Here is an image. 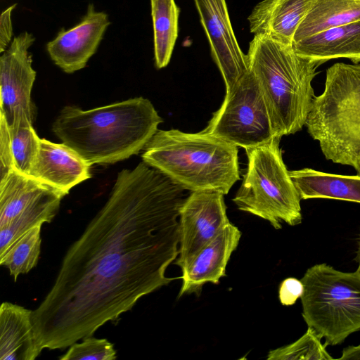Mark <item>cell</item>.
Wrapping results in <instances>:
<instances>
[{
    "mask_svg": "<svg viewBox=\"0 0 360 360\" xmlns=\"http://www.w3.org/2000/svg\"><path fill=\"white\" fill-rule=\"evenodd\" d=\"M186 189L141 162L117 175L112 192L69 248L53 285L32 320L43 350L63 349L169 284L179 254Z\"/></svg>",
    "mask_w": 360,
    "mask_h": 360,
    "instance_id": "cell-1",
    "label": "cell"
},
{
    "mask_svg": "<svg viewBox=\"0 0 360 360\" xmlns=\"http://www.w3.org/2000/svg\"><path fill=\"white\" fill-rule=\"evenodd\" d=\"M161 122L152 103L137 97L86 110L65 106L52 131L89 165L112 164L143 150Z\"/></svg>",
    "mask_w": 360,
    "mask_h": 360,
    "instance_id": "cell-2",
    "label": "cell"
},
{
    "mask_svg": "<svg viewBox=\"0 0 360 360\" xmlns=\"http://www.w3.org/2000/svg\"><path fill=\"white\" fill-rule=\"evenodd\" d=\"M246 58L264 95L276 136L300 131L315 97L311 82L321 63L298 54L292 45L259 35L250 41Z\"/></svg>",
    "mask_w": 360,
    "mask_h": 360,
    "instance_id": "cell-3",
    "label": "cell"
},
{
    "mask_svg": "<svg viewBox=\"0 0 360 360\" xmlns=\"http://www.w3.org/2000/svg\"><path fill=\"white\" fill-rule=\"evenodd\" d=\"M238 154L236 146L202 131L158 129L141 157L188 191L226 195L240 179Z\"/></svg>",
    "mask_w": 360,
    "mask_h": 360,
    "instance_id": "cell-4",
    "label": "cell"
},
{
    "mask_svg": "<svg viewBox=\"0 0 360 360\" xmlns=\"http://www.w3.org/2000/svg\"><path fill=\"white\" fill-rule=\"evenodd\" d=\"M326 76L305 126L327 160L360 175V63H335Z\"/></svg>",
    "mask_w": 360,
    "mask_h": 360,
    "instance_id": "cell-5",
    "label": "cell"
},
{
    "mask_svg": "<svg viewBox=\"0 0 360 360\" xmlns=\"http://www.w3.org/2000/svg\"><path fill=\"white\" fill-rule=\"evenodd\" d=\"M302 315L325 344H341L360 330V274L327 264L309 268L301 278Z\"/></svg>",
    "mask_w": 360,
    "mask_h": 360,
    "instance_id": "cell-6",
    "label": "cell"
},
{
    "mask_svg": "<svg viewBox=\"0 0 360 360\" xmlns=\"http://www.w3.org/2000/svg\"><path fill=\"white\" fill-rule=\"evenodd\" d=\"M281 137L245 149L248 167L233 201L238 208L269 221L275 229L281 222H302L300 196L282 158Z\"/></svg>",
    "mask_w": 360,
    "mask_h": 360,
    "instance_id": "cell-7",
    "label": "cell"
},
{
    "mask_svg": "<svg viewBox=\"0 0 360 360\" xmlns=\"http://www.w3.org/2000/svg\"><path fill=\"white\" fill-rule=\"evenodd\" d=\"M65 193L11 169L0 180V256L29 229L49 223Z\"/></svg>",
    "mask_w": 360,
    "mask_h": 360,
    "instance_id": "cell-8",
    "label": "cell"
},
{
    "mask_svg": "<svg viewBox=\"0 0 360 360\" xmlns=\"http://www.w3.org/2000/svg\"><path fill=\"white\" fill-rule=\"evenodd\" d=\"M201 131L245 150L277 136L259 83L249 70L226 94L221 107Z\"/></svg>",
    "mask_w": 360,
    "mask_h": 360,
    "instance_id": "cell-9",
    "label": "cell"
},
{
    "mask_svg": "<svg viewBox=\"0 0 360 360\" xmlns=\"http://www.w3.org/2000/svg\"><path fill=\"white\" fill-rule=\"evenodd\" d=\"M34 41L32 34L23 32L0 57V119L9 127L24 119L33 120L30 95L36 72L29 49Z\"/></svg>",
    "mask_w": 360,
    "mask_h": 360,
    "instance_id": "cell-10",
    "label": "cell"
},
{
    "mask_svg": "<svg viewBox=\"0 0 360 360\" xmlns=\"http://www.w3.org/2000/svg\"><path fill=\"white\" fill-rule=\"evenodd\" d=\"M179 219L175 264L181 269L230 223L224 194L215 190L191 191L180 208Z\"/></svg>",
    "mask_w": 360,
    "mask_h": 360,
    "instance_id": "cell-11",
    "label": "cell"
},
{
    "mask_svg": "<svg viewBox=\"0 0 360 360\" xmlns=\"http://www.w3.org/2000/svg\"><path fill=\"white\" fill-rule=\"evenodd\" d=\"M212 56L224 80L226 94L248 72L246 55L236 40L225 0H194Z\"/></svg>",
    "mask_w": 360,
    "mask_h": 360,
    "instance_id": "cell-12",
    "label": "cell"
},
{
    "mask_svg": "<svg viewBox=\"0 0 360 360\" xmlns=\"http://www.w3.org/2000/svg\"><path fill=\"white\" fill-rule=\"evenodd\" d=\"M110 22L107 13L95 10L89 4L86 14L74 27L61 28L46 44V51L53 63L66 73L84 68L96 52Z\"/></svg>",
    "mask_w": 360,
    "mask_h": 360,
    "instance_id": "cell-13",
    "label": "cell"
},
{
    "mask_svg": "<svg viewBox=\"0 0 360 360\" xmlns=\"http://www.w3.org/2000/svg\"><path fill=\"white\" fill-rule=\"evenodd\" d=\"M241 232L231 222L193 258L181 268L182 285L179 297L184 294H199L207 283L217 284L226 276V266L237 248Z\"/></svg>",
    "mask_w": 360,
    "mask_h": 360,
    "instance_id": "cell-14",
    "label": "cell"
},
{
    "mask_svg": "<svg viewBox=\"0 0 360 360\" xmlns=\"http://www.w3.org/2000/svg\"><path fill=\"white\" fill-rule=\"evenodd\" d=\"M91 166L66 144L41 139L30 176L67 195L72 187L91 178Z\"/></svg>",
    "mask_w": 360,
    "mask_h": 360,
    "instance_id": "cell-15",
    "label": "cell"
},
{
    "mask_svg": "<svg viewBox=\"0 0 360 360\" xmlns=\"http://www.w3.org/2000/svg\"><path fill=\"white\" fill-rule=\"evenodd\" d=\"M316 0H263L248 17L250 32L292 45L299 25Z\"/></svg>",
    "mask_w": 360,
    "mask_h": 360,
    "instance_id": "cell-16",
    "label": "cell"
},
{
    "mask_svg": "<svg viewBox=\"0 0 360 360\" xmlns=\"http://www.w3.org/2000/svg\"><path fill=\"white\" fill-rule=\"evenodd\" d=\"M32 310L4 302L0 307V359L34 360L41 352L32 320Z\"/></svg>",
    "mask_w": 360,
    "mask_h": 360,
    "instance_id": "cell-17",
    "label": "cell"
},
{
    "mask_svg": "<svg viewBox=\"0 0 360 360\" xmlns=\"http://www.w3.org/2000/svg\"><path fill=\"white\" fill-rule=\"evenodd\" d=\"M300 55L323 63L348 58L360 63V21L330 27L292 43Z\"/></svg>",
    "mask_w": 360,
    "mask_h": 360,
    "instance_id": "cell-18",
    "label": "cell"
},
{
    "mask_svg": "<svg viewBox=\"0 0 360 360\" xmlns=\"http://www.w3.org/2000/svg\"><path fill=\"white\" fill-rule=\"evenodd\" d=\"M40 140L32 120L24 119L9 127L0 119V177L11 169L30 176Z\"/></svg>",
    "mask_w": 360,
    "mask_h": 360,
    "instance_id": "cell-19",
    "label": "cell"
},
{
    "mask_svg": "<svg viewBox=\"0 0 360 360\" xmlns=\"http://www.w3.org/2000/svg\"><path fill=\"white\" fill-rule=\"evenodd\" d=\"M289 173L301 200L327 198L360 203L359 174H335L311 168Z\"/></svg>",
    "mask_w": 360,
    "mask_h": 360,
    "instance_id": "cell-20",
    "label": "cell"
},
{
    "mask_svg": "<svg viewBox=\"0 0 360 360\" xmlns=\"http://www.w3.org/2000/svg\"><path fill=\"white\" fill-rule=\"evenodd\" d=\"M360 21V0H316L297 29L293 42L330 27Z\"/></svg>",
    "mask_w": 360,
    "mask_h": 360,
    "instance_id": "cell-21",
    "label": "cell"
},
{
    "mask_svg": "<svg viewBox=\"0 0 360 360\" xmlns=\"http://www.w3.org/2000/svg\"><path fill=\"white\" fill-rule=\"evenodd\" d=\"M150 7L155 63L161 69L169 64L178 37L180 9L174 0H150Z\"/></svg>",
    "mask_w": 360,
    "mask_h": 360,
    "instance_id": "cell-22",
    "label": "cell"
},
{
    "mask_svg": "<svg viewBox=\"0 0 360 360\" xmlns=\"http://www.w3.org/2000/svg\"><path fill=\"white\" fill-rule=\"evenodd\" d=\"M41 226L39 224L29 229L0 256V264L8 268L15 281L20 274L28 273L38 262Z\"/></svg>",
    "mask_w": 360,
    "mask_h": 360,
    "instance_id": "cell-23",
    "label": "cell"
},
{
    "mask_svg": "<svg viewBox=\"0 0 360 360\" xmlns=\"http://www.w3.org/2000/svg\"><path fill=\"white\" fill-rule=\"evenodd\" d=\"M321 338L310 327L295 342L269 351L268 360H331Z\"/></svg>",
    "mask_w": 360,
    "mask_h": 360,
    "instance_id": "cell-24",
    "label": "cell"
},
{
    "mask_svg": "<svg viewBox=\"0 0 360 360\" xmlns=\"http://www.w3.org/2000/svg\"><path fill=\"white\" fill-rule=\"evenodd\" d=\"M117 358L114 345L105 338L91 336L71 345L60 360H114Z\"/></svg>",
    "mask_w": 360,
    "mask_h": 360,
    "instance_id": "cell-25",
    "label": "cell"
},
{
    "mask_svg": "<svg viewBox=\"0 0 360 360\" xmlns=\"http://www.w3.org/2000/svg\"><path fill=\"white\" fill-rule=\"evenodd\" d=\"M302 292L303 284L301 280L290 277L283 280L280 284L278 297L283 305L290 306L301 297Z\"/></svg>",
    "mask_w": 360,
    "mask_h": 360,
    "instance_id": "cell-26",
    "label": "cell"
},
{
    "mask_svg": "<svg viewBox=\"0 0 360 360\" xmlns=\"http://www.w3.org/2000/svg\"><path fill=\"white\" fill-rule=\"evenodd\" d=\"M16 4L10 6L0 16V52L3 53L12 42L13 26L11 13Z\"/></svg>",
    "mask_w": 360,
    "mask_h": 360,
    "instance_id": "cell-27",
    "label": "cell"
},
{
    "mask_svg": "<svg viewBox=\"0 0 360 360\" xmlns=\"http://www.w3.org/2000/svg\"><path fill=\"white\" fill-rule=\"evenodd\" d=\"M340 359L360 360V345L349 346L343 349Z\"/></svg>",
    "mask_w": 360,
    "mask_h": 360,
    "instance_id": "cell-28",
    "label": "cell"
},
{
    "mask_svg": "<svg viewBox=\"0 0 360 360\" xmlns=\"http://www.w3.org/2000/svg\"><path fill=\"white\" fill-rule=\"evenodd\" d=\"M358 267L356 271L360 274V238H359V250H358Z\"/></svg>",
    "mask_w": 360,
    "mask_h": 360,
    "instance_id": "cell-29",
    "label": "cell"
}]
</instances>
